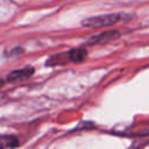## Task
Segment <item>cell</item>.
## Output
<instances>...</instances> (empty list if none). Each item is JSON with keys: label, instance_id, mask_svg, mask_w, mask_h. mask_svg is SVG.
I'll return each mask as SVG.
<instances>
[{"label": "cell", "instance_id": "cell-1", "mask_svg": "<svg viewBox=\"0 0 149 149\" xmlns=\"http://www.w3.org/2000/svg\"><path fill=\"white\" fill-rule=\"evenodd\" d=\"M132 16L127 14H121V13H113V14H104V15H98V16H91L86 17L81 21L83 27L87 28H101V27H108L113 26L120 21L123 20H129Z\"/></svg>", "mask_w": 149, "mask_h": 149}, {"label": "cell", "instance_id": "cell-2", "mask_svg": "<svg viewBox=\"0 0 149 149\" xmlns=\"http://www.w3.org/2000/svg\"><path fill=\"white\" fill-rule=\"evenodd\" d=\"M120 37V33L118 30H107V31H102L99 33L97 35L91 36L87 41L86 44L87 45H95V44H105L108 42H112L116 38Z\"/></svg>", "mask_w": 149, "mask_h": 149}, {"label": "cell", "instance_id": "cell-3", "mask_svg": "<svg viewBox=\"0 0 149 149\" xmlns=\"http://www.w3.org/2000/svg\"><path fill=\"white\" fill-rule=\"evenodd\" d=\"M35 70L34 68L31 66H27V68H23V69H17V70H13L12 72H9L7 74V78L6 80L10 84H15V83H20V81H23V80H27L29 79L33 74H34Z\"/></svg>", "mask_w": 149, "mask_h": 149}, {"label": "cell", "instance_id": "cell-4", "mask_svg": "<svg viewBox=\"0 0 149 149\" xmlns=\"http://www.w3.org/2000/svg\"><path fill=\"white\" fill-rule=\"evenodd\" d=\"M87 56L88 54L84 48H76V49H71L70 51H68L69 62H72V63H81L86 61Z\"/></svg>", "mask_w": 149, "mask_h": 149}, {"label": "cell", "instance_id": "cell-5", "mask_svg": "<svg viewBox=\"0 0 149 149\" xmlns=\"http://www.w3.org/2000/svg\"><path fill=\"white\" fill-rule=\"evenodd\" d=\"M17 146H19V140L14 135H5L0 137V148L5 147V148L13 149V148H16Z\"/></svg>", "mask_w": 149, "mask_h": 149}, {"label": "cell", "instance_id": "cell-6", "mask_svg": "<svg viewBox=\"0 0 149 149\" xmlns=\"http://www.w3.org/2000/svg\"><path fill=\"white\" fill-rule=\"evenodd\" d=\"M24 50L22 49V48H14V49H12L10 50V52H6V56L7 57H12V56H16V55H20V54H22Z\"/></svg>", "mask_w": 149, "mask_h": 149}, {"label": "cell", "instance_id": "cell-7", "mask_svg": "<svg viewBox=\"0 0 149 149\" xmlns=\"http://www.w3.org/2000/svg\"><path fill=\"white\" fill-rule=\"evenodd\" d=\"M3 84H5V80L0 78V87H2V86H3Z\"/></svg>", "mask_w": 149, "mask_h": 149}, {"label": "cell", "instance_id": "cell-8", "mask_svg": "<svg viewBox=\"0 0 149 149\" xmlns=\"http://www.w3.org/2000/svg\"><path fill=\"white\" fill-rule=\"evenodd\" d=\"M148 134H149V132H148Z\"/></svg>", "mask_w": 149, "mask_h": 149}]
</instances>
